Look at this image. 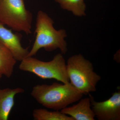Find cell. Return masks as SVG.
Instances as JSON below:
<instances>
[{
    "label": "cell",
    "mask_w": 120,
    "mask_h": 120,
    "mask_svg": "<svg viewBox=\"0 0 120 120\" xmlns=\"http://www.w3.org/2000/svg\"><path fill=\"white\" fill-rule=\"evenodd\" d=\"M32 97L44 107L61 110L80 100L83 95L70 83L38 84L31 92Z\"/></svg>",
    "instance_id": "6da1fadb"
},
{
    "label": "cell",
    "mask_w": 120,
    "mask_h": 120,
    "mask_svg": "<svg viewBox=\"0 0 120 120\" xmlns=\"http://www.w3.org/2000/svg\"><path fill=\"white\" fill-rule=\"evenodd\" d=\"M53 20L45 12L39 11L37 14L35 32V41L28 57L35 55L39 49L43 48L47 52L59 49L61 53L68 51L67 44L65 38L67 32L64 29L57 30L54 28Z\"/></svg>",
    "instance_id": "7a4b0ae2"
},
{
    "label": "cell",
    "mask_w": 120,
    "mask_h": 120,
    "mask_svg": "<svg viewBox=\"0 0 120 120\" xmlns=\"http://www.w3.org/2000/svg\"><path fill=\"white\" fill-rule=\"evenodd\" d=\"M67 73L70 83L83 95L96 90L101 76L94 71L91 62L82 54H75L68 59Z\"/></svg>",
    "instance_id": "3957f363"
},
{
    "label": "cell",
    "mask_w": 120,
    "mask_h": 120,
    "mask_svg": "<svg viewBox=\"0 0 120 120\" xmlns=\"http://www.w3.org/2000/svg\"><path fill=\"white\" fill-rule=\"evenodd\" d=\"M19 68L33 73L42 79H54L62 83H70L67 64L62 53L56 54L52 60L47 62L28 57L21 61Z\"/></svg>",
    "instance_id": "277c9868"
},
{
    "label": "cell",
    "mask_w": 120,
    "mask_h": 120,
    "mask_svg": "<svg viewBox=\"0 0 120 120\" xmlns=\"http://www.w3.org/2000/svg\"><path fill=\"white\" fill-rule=\"evenodd\" d=\"M33 16L24 0H0V22L15 31L31 33Z\"/></svg>",
    "instance_id": "5b68a950"
},
{
    "label": "cell",
    "mask_w": 120,
    "mask_h": 120,
    "mask_svg": "<svg viewBox=\"0 0 120 120\" xmlns=\"http://www.w3.org/2000/svg\"><path fill=\"white\" fill-rule=\"evenodd\" d=\"M91 107L95 117L99 120H120V90L113 94L109 99L97 102L90 95Z\"/></svg>",
    "instance_id": "8992f818"
},
{
    "label": "cell",
    "mask_w": 120,
    "mask_h": 120,
    "mask_svg": "<svg viewBox=\"0 0 120 120\" xmlns=\"http://www.w3.org/2000/svg\"><path fill=\"white\" fill-rule=\"evenodd\" d=\"M22 35L13 33L0 22V43L11 51L18 61H21L27 57L29 53L28 48H24L22 46Z\"/></svg>",
    "instance_id": "52a82bcc"
},
{
    "label": "cell",
    "mask_w": 120,
    "mask_h": 120,
    "mask_svg": "<svg viewBox=\"0 0 120 120\" xmlns=\"http://www.w3.org/2000/svg\"><path fill=\"white\" fill-rule=\"evenodd\" d=\"M79 103L66 107L60 112L72 117L74 120H94V114L91 107L90 97L80 99Z\"/></svg>",
    "instance_id": "ba28073f"
},
{
    "label": "cell",
    "mask_w": 120,
    "mask_h": 120,
    "mask_svg": "<svg viewBox=\"0 0 120 120\" xmlns=\"http://www.w3.org/2000/svg\"><path fill=\"white\" fill-rule=\"evenodd\" d=\"M24 91L20 87L0 89V120H8L15 105V96Z\"/></svg>",
    "instance_id": "9c48e42d"
},
{
    "label": "cell",
    "mask_w": 120,
    "mask_h": 120,
    "mask_svg": "<svg viewBox=\"0 0 120 120\" xmlns=\"http://www.w3.org/2000/svg\"><path fill=\"white\" fill-rule=\"evenodd\" d=\"M17 61L11 51L0 43V75L11 77Z\"/></svg>",
    "instance_id": "30bf717a"
},
{
    "label": "cell",
    "mask_w": 120,
    "mask_h": 120,
    "mask_svg": "<svg viewBox=\"0 0 120 120\" xmlns=\"http://www.w3.org/2000/svg\"><path fill=\"white\" fill-rule=\"evenodd\" d=\"M62 9L71 11L79 17L86 15V6L84 0H54Z\"/></svg>",
    "instance_id": "8fae6325"
},
{
    "label": "cell",
    "mask_w": 120,
    "mask_h": 120,
    "mask_svg": "<svg viewBox=\"0 0 120 120\" xmlns=\"http://www.w3.org/2000/svg\"><path fill=\"white\" fill-rule=\"evenodd\" d=\"M32 116L35 120H74L72 117L58 110L50 111L43 109L34 110Z\"/></svg>",
    "instance_id": "7c38bea8"
},
{
    "label": "cell",
    "mask_w": 120,
    "mask_h": 120,
    "mask_svg": "<svg viewBox=\"0 0 120 120\" xmlns=\"http://www.w3.org/2000/svg\"><path fill=\"white\" fill-rule=\"evenodd\" d=\"M2 75H0V80L1 79V77H2Z\"/></svg>",
    "instance_id": "4fadbf2b"
}]
</instances>
